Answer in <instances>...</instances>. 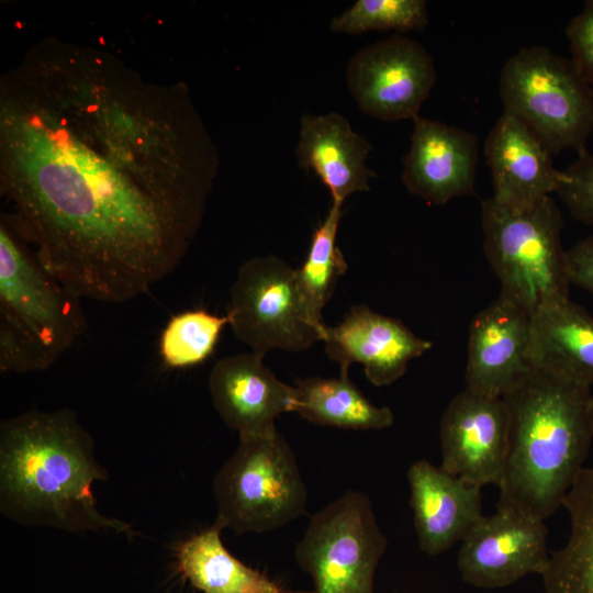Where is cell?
<instances>
[{
  "label": "cell",
  "instance_id": "6da1fadb",
  "mask_svg": "<svg viewBox=\"0 0 593 593\" xmlns=\"http://www.w3.org/2000/svg\"><path fill=\"white\" fill-rule=\"evenodd\" d=\"M219 154L189 89L101 47L48 37L0 80V187L42 266L124 303L181 261Z\"/></svg>",
  "mask_w": 593,
  "mask_h": 593
},
{
  "label": "cell",
  "instance_id": "ac0fdd59",
  "mask_svg": "<svg viewBox=\"0 0 593 593\" xmlns=\"http://www.w3.org/2000/svg\"><path fill=\"white\" fill-rule=\"evenodd\" d=\"M493 195L497 203L529 208L556 193L562 171L555 168L552 155L524 123L503 113L484 141Z\"/></svg>",
  "mask_w": 593,
  "mask_h": 593
},
{
  "label": "cell",
  "instance_id": "8992f818",
  "mask_svg": "<svg viewBox=\"0 0 593 593\" xmlns=\"http://www.w3.org/2000/svg\"><path fill=\"white\" fill-rule=\"evenodd\" d=\"M503 113L524 123L551 155H578L593 132V88L571 58L546 46L523 47L499 78Z\"/></svg>",
  "mask_w": 593,
  "mask_h": 593
},
{
  "label": "cell",
  "instance_id": "2e32d148",
  "mask_svg": "<svg viewBox=\"0 0 593 593\" xmlns=\"http://www.w3.org/2000/svg\"><path fill=\"white\" fill-rule=\"evenodd\" d=\"M532 318L500 294L477 313L469 327L466 388L502 398L532 369Z\"/></svg>",
  "mask_w": 593,
  "mask_h": 593
},
{
  "label": "cell",
  "instance_id": "8fae6325",
  "mask_svg": "<svg viewBox=\"0 0 593 593\" xmlns=\"http://www.w3.org/2000/svg\"><path fill=\"white\" fill-rule=\"evenodd\" d=\"M541 519L496 506L482 516L461 541L457 564L462 580L475 588L497 589L545 570L550 555Z\"/></svg>",
  "mask_w": 593,
  "mask_h": 593
},
{
  "label": "cell",
  "instance_id": "d6986e66",
  "mask_svg": "<svg viewBox=\"0 0 593 593\" xmlns=\"http://www.w3.org/2000/svg\"><path fill=\"white\" fill-rule=\"evenodd\" d=\"M371 150L370 142L337 112L301 118L296 161L315 172L328 189L332 202L344 203L349 195L370 190L376 177L367 166Z\"/></svg>",
  "mask_w": 593,
  "mask_h": 593
},
{
  "label": "cell",
  "instance_id": "9c48e42d",
  "mask_svg": "<svg viewBox=\"0 0 593 593\" xmlns=\"http://www.w3.org/2000/svg\"><path fill=\"white\" fill-rule=\"evenodd\" d=\"M226 315L235 337L261 357L272 349L306 350L321 340L325 325L311 317L295 269L273 255L239 267Z\"/></svg>",
  "mask_w": 593,
  "mask_h": 593
},
{
  "label": "cell",
  "instance_id": "ffe728a7",
  "mask_svg": "<svg viewBox=\"0 0 593 593\" xmlns=\"http://www.w3.org/2000/svg\"><path fill=\"white\" fill-rule=\"evenodd\" d=\"M529 362L593 387V316L571 299L537 311L532 318Z\"/></svg>",
  "mask_w": 593,
  "mask_h": 593
},
{
  "label": "cell",
  "instance_id": "e0dca14e",
  "mask_svg": "<svg viewBox=\"0 0 593 593\" xmlns=\"http://www.w3.org/2000/svg\"><path fill=\"white\" fill-rule=\"evenodd\" d=\"M407 481L418 547L428 556L461 542L483 516L480 486L425 459L411 465Z\"/></svg>",
  "mask_w": 593,
  "mask_h": 593
},
{
  "label": "cell",
  "instance_id": "83f0119b",
  "mask_svg": "<svg viewBox=\"0 0 593 593\" xmlns=\"http://www.w3.org/2000/svg\"><path fill=\"white\" fill-rule=\"evenodd\" d=\"M566 36L572 61L593 88V0L569 22Z\"/></svg>",
  "mask_w": 593,
  "mask_h": 593
},
{
  "label": "cell",
  "instance_id": "4316f807",
  "mask_svg": "<svg viewBox=\"0 0 593 593\" xmlns=\"http://www.w3.org/2000/svg\"><path fill=\"white\" fill-rule=\"evenodd\" d=\"M562 171L556 191L577 221L593 226V153L588 150Z\"/></svg>",
  "mask_w": 593,
  "mask_h": 593
},
{
  "label": "cell",
  "instance_id": "30bf717a",
  "mask_svg": "<svg viewBox=\"0 0 593 593\" xmlns=\"http://www.w3.org/2000/svg\"><path fill=\"white\" fill-rule=\"evenodd\" d=\"M436 78L429 53L401 34L359 49L346 69L347 87L359 109L384 122L417 116Z\"/></svg>",
  "mask_w": 593,
  "mask_h": 593
},
{
  "label": "cell",
  "instance_id": "7a4b0ae2",
  "mask_svg": "<svg viewBox=\"0 0 593 593\" xmlns=\"http://www.w3.org/2000/svg\"><path fill=\"white\" fill-rule=\"evenodd\" d=\"M108 475L72 410L29 411L1 422L0 511L7 518L69 533L111 530L133 539L132 525L98 508L92 485Z\"/></svg>",
  "mask_w": 593,
  "mask_h": 593
},
{
  "label": "cell",
  "instance_id": "484cf974",
  "mask_svg": "<svg viewBox=\"0 0 593 593\" xmlns=\"http://www.w3.org/2000/svg\"><path fill=\"white\" fill-rule=\"evenodd\" d=\"M428 23L424 0H357L331 22L336 33L360 34L369 31L406 32Z\"/></svg>",
  "mask_w": 593,
  "mask_h": 593
},
{
  "label": "cell",
  "instance_id": "277c9868",
  "mask_svg": "<svg viewBox=\"0 0 593 593\" xmlns=\"http://www.w3.org/2000/svg\"><path fill=\"white\" fill-rule=\"evenodd\" d=\"M11 216L0 224V370L53 366L86 329L80 299L38 261Z\"/></svg>",
  "mask_w": 593,
  "mask_h": 593
},
{
  "label": "cell",
  "instance_id": "5bb4252c",
  "mask_svg": "<svg viewBox=\"0 0 593 593\" xmlns=\"http://www.w3.org/2000/svg\"><path fill=\"white\" fill-rule=\"evenodd\" d=\"M321 340L327 356L348 376L349 367L362 365L376 387L400 379L412 359L428 351L433 344L416 336L402 321L379 314L366 305H353L336 326L324 325Z\"/></svg>",
  "mask_w": 593,
  "mask_h": 593
},
{
  "label": "cell",
  "instance_id": "7c38bea8",
  "mask_svg": "<svg viewBox=\"0 0 593 593\" xmlns=\"http://www.w3.org/2000/svg\"><path fill=\"white\" fill-rule=\"evenodd\" d=\"M510 428V413L502 398L465 388L440 418V467L480 488L499 486L508 454Z\"/></svg>",
  "mask_w": 593,
  "mask_h": 593
},
{
  "label": "cell",
  "instance_id": "3957f363",
  "mask_svg": "<svg viewBox=\"0 0 593 593\" xmlns=\"http://www.w3.org/2000/svg\"><path fill=\"white\" fill-rule=\"evenodd\" d=\"M591 387L533 368L502 396L510 447L496 506L545 521L579 477L593 440Z\"/></svg>",
  "mask_w": 593,
  "mask_h": 593
},
{
  "label": "cell",
  "instance_id": "603a6c76",
  "mask_svg": "<svg viewBox=\"0 0 593 593\" xmlns=\"http://www.w3.org/2000/svg\"><path fill=\"white\" fill-rule=\"evenodd\" d=\"M295 410L310 423L354 430H381L394 423L393 412L377 406L348 376L298 379Z\"/></svg>",
  "mask_w": 593,
  "mask_h": 593
},
{
  "label": "cell",
  "instance_id": "ba28073f",
  "mask_svg": "<svg viewBox=\"0 0 593 593\" xmlns=\"http://www.w3.org/2000/svg\"><path fill=\"white\" fill-rule=\"evenodd\" d=\"M387 545L368 495L347 490L310 518L294 558L313 593H374Z\"/></svg>",
  "mask_w": 593,
  "mask_h": 593
},
{
  "label": "cell",
  "instance_id": "f546056e",
  "mask_svg": "<svg viewBox=\"0 0 593 593\" xmlns=\"http://www.w3.org/2000/svg\"><path fill=\"white\" fill-rule=\"evenodd\" d=\"M592 399H593V395H592Z\"/></svg>",
  "mask_w": 593,
  "mask_h": 593
},
{
  "label": "cell",
  "instance_id": "4fadbf2b",
  "mask_svg": "<svg viewBox=\"0 0 593 593\" xmlns=\"http://www.w3.org/2000/svg\"><path fill=\"white\" fill-rule=\"evenodd\" d=\"M212 403L239 440L278 433L276 418L295 410V389L264 363V357L243 353L219 359L209 376Z\"/></svg>",
  "mask_w": 593,
  "mask_h": 593
},
{
  "label": "cell",
  "instance_id": "5b68a950",
  "mask_svg": "<svg viewBox=\"0 0 593 593\" xmlns=\"http://www.w3.org/2000/svg\"><path fill=\"white\" fill-rule=\"evenodd\" d=\"M483 249L500 282V295L532 316L542 307L570 299L563 217L549 195L525 209L481 202Z\"/></svg>",
  "mask_w": 593,
  "mask_h": 593
},
{
  "label": "cell",
  "instance_id": "d4e9b609",
  "mask_svg": "<svg viewBox=\"0 0 593 593\" xmlns=\"http://www.w3.org/2000/svg\"><path fill=\"white\" fill-rule=\"evenodd\" d=\"M228 316H219L197 309L170 317L159 338L163 363L171 369L197 366L215 349Z\"/></svg>",
  "mask_w": 593,
  "mask_h": 593
},
{
  "label": "cell",
  "instance_id": "cb8c5ba5",
  "mask_svg": "<svg viewBox=\"0 0 593 593\" xmlns=\"http://www.w3.org/2000/svg\"><path fill=\"white\" fill-rule=\"evenodd\" d=\"M343 214V203L332 202L323 222L312 234L303 265L295 269L299 290L309 313L320 325L324 324V306L332 298L339 278L348 269L344 255L336 245Z\"/></svg>",
  "mask_w": 593,
  "mask_h": 593
},
{
  "label": "cell",
  "instance_id": "7402d4cb",
  "mask_svg": "<svg viewBox=\"0 0 593 593\" xmlns=\"http://www.w3.org/2000/svg\"><path fill=\"white\" fill-rule=\"evenodd\" d=\"M562 506L570 521L567 542L540 574L546 593H593V466L584 467Z\"/></svg>",
  "mask_w": 593,
  "mask_h": 593
},
{
  "label": "cell",
  "instance_id": "f1b7e54d",
  "mask_svg": "<svg viewBox=\"0 0 593 593\" xmlns=\"http://www.w3.org/2000/svg\"><path fill=\"white\" fill-rule=\"evenodd\" d=\"M569 280L593 298V233L567 249Z\"/></svg>",
  "mask_w": 593,
  "mask_h": 593
},
{
  "label": "cell",
  "instance_id": "44dd1931",
  "mask_svg": "<svg viewBox=\"0 0 593 593\" xmlns=\"http://www.w3.org/2000/svg\"><path fill=\"white\" fill-rule=\"evenodd\" d=\"M216 521L174 549L176 569L202 593H289L279 582L246 566L224 546Z\"/></svg>",
  "mask_w": 593,
  "mask_h": 593
},
{
  "label": "cell",
  "instance_id": "52a82bcc",
  "mask_svg": "<svg viewBox=\"0 0 593 593\" xmlns=\"http://www.w3.org/2000/svg\"><path fill=\"white\" fill-rule=\"evenodd\" d=\"M215 521L237 535L283 527L306 512L296 457L279 432L243 439L213 480Z\"/></svg>",
  "mask_w": 593,
  "mask_h": 593
},
{
  "label": "cell",
  "instance_id": "9a60e30c",
  "mask_svg": "<svg viewBox=\"0 0 593 593\" xmlns=\"http://www.w3.org/2000/svg\"><path fill=\"white\" fill-rule=\"evenodd\" d=\"M478 157L474 134L417 115L401 179L411 194L443 205L473 192Z\"/></svg>",
  "mask_w": 593,
  "mask_h": 593
}]
</instances>
